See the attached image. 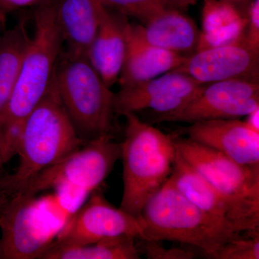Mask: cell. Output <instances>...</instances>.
Returning a JSON list of instances; mask_svg holds the SVG:
<instances>
[{
	"label": "cell",
	"mask_w": 259,
	"mask_h": 259,
	"mask_svg": "<svg viewBox=\"0 0 259 259\" xmlns=\"http://www.w3.org/2000/svg\"><path fill=\"white\" fill-rule=\"evenodd\" d=\"M59 1L52 0L35 8L33 33L30 35L16 84L0 120V154L5 163L16 155L24 122L52 83L64 44L57 18Z\"/></svg>",
	"instance_id": "obj_1"
},
{
	"label": "cell",
	"mask_w": 259,
	"mask_h": 259,
	"mask_svg": "<svg viewBox=\"0 0 259 259\" xmlns=\"http://www.w3.org/2000/svg\"><path fill=\"white\" fill-rule=\"evenodd\" d=\"M65 111L53 78L47 93L24 122L18 168L0 178V197L18 193L37 174L84 144Z\"/></svg>",
	"instance_id": "obj_2"
},
{
	"label": "cell",
	"mask_w": 259,
	"mask_h": 259,
	"mask_svg": "<svg viewBox=\"0 0 259 259\" xmlns=\"http://www.w3.org/2000/svg\"><path fill=\"white\" fill-rule=\"evenodd\" d=\"M120 143L123 192L121 209L139 218L145 204L171 175L177 155L175 137L125 113Z\"/></svg>",
	"instance_id": "obj_3"
},
{
	"label": "cell",
	"mask_w": 259,
	"mask_h": 259,
	"mask_svg": "<svg viewBox=\"0 0 259 259\" xmlns=\"http://www.w3.org/2000/svg\"><path fill=\"white\" fill-rule=\"evenodd\" d=\"M139 218L143 239L179 242L198 248L210 258L239 234L194 205L169 179L148 199Z\"/></svg>",
	"instance_id": "obj_4"
},
{
	"label": "cell",
	"mask_w": 259,
	"mask_h": 259,
	"mask_svg": "<svg viewBox=\"0 0 259 259\" xmlns=\"http://www.w3.org/2000/svg\"><path fill=\"white\" fill-rule=\"evenodd\" d=\"M54 83L65 111L83 142L113 136L115 94L86 56L62 51Z\"/></svg>",
	"instance_id": "obj_5"
},
{
	"label": "cell",
	"mask_w": 259,
	"mask_h": 259,
	"mask_svg": "<svg viewBox=\"0 0 259 259\" xmlns=\"http://www.w3.org/2000/svg\"><path fill=\"white\" fill-rule=\"evenodd\" d=\"M182 158L224 199L234 217L237 231L259 227V166L240 164L223 153L189 139L175 137Z\"/></svg>",
	"instance_id": "obj_6"
},
{
	"label": "cell",
	"mask_w": 259,
	"mask_h": 259,
	"mask_svg": "<svg viewBox=\"0 0 259 259\" xmlns=\"http://www.w3.org/2000/svg\"><path fill=\"white\" fill-rule=\"evenodd\" d=\"M120 156V143L113 136L92 140L37 174L16 194L36 196L66 187L91 194L106 180Z\"/></svg>",
	"instance_id": "obj_7"
},
{
	"label": "cell",
	"mask_w": 259,
	"mask_h": 259,
	"mask_svg": "<svg viewBox=\"0 0 259 259\" xmlns=\"http://www.w3.org/2000/svg\"><path fill=\"white\" fill-rule=\"evenodd\" d=\"M36 199L20 193L0 198V259L40 258L55 240L59 229L46 221Z\"/></svg>",
	"instance_id": "obj_8"
},
{
	"label": "cell",
	"mask_w": 259,
	"mask_h": 259,
	"mask_svg": "<svg viewBox=\"0 0 259 259\" xmlns=\"http://www.w3.org/2000/svg\"><path fill=\"white\" fill-rule=\"evenodd\" d=\"M259 108V81L229 79L199 87L180 110L158 115L157 122L241 119Z\"/></svg>",
	"instance_id": "obj_9"
},
{
	"label": "cell",
	"mask_w": 259,
	"mask_h": 259,
	"mask_svg": "<svg viewBox=\"0 0 259 259\" xmlns=\"http://www.w3.org/2000/svg\"><path fill=\"white\" fill-rule=\"evenodd\" d=\"M144 238L139 218L110 204L100 189L60 227L55 241L71 245H86L119 236Z\"/></svg>",
	"instance_id": "obj_10"
},
{
	"label": "cell",
	"mask_w": 259,
	"mask_h": 259,
	"mask_svg": "<svg viewBox=\"0 0 259 259\" xmlns=\"http://www.w3.org/2000/svg\"><path fill=\"white\" fill-rule=\"evenodd\" d=\"M201 83L189 75L171 71L115 94L117 115L151 110L158 115L180 110L197 92Z\"/></svg>",
	"instance_id": "obj_11"
},
{
	"label": "cell",
	"mask_w": 259,
	"mask_h": 259,
	"mask_svg": "<svg viewBox=\"0 0 259 259\" xmlns=\"http://www.w3.org/2000/svg\"><path fill=\"white\" fill-rule=\"evenodd\" d=\"M173 71L204 84L229 79L259 81V53L244 42L195 51Z\"/></svg>",
	"instance_id": "obj_12"
},
{
	"label": "cell",
	"mask_w": 259,
	"mask_h": 259,
	"mask_svg": "<svg viewBox=\"0 0 259 259\" xmlns=\"http://www.w3.org/2000/svg\"><path fill=\"white\" fill-rule=\"evenodd\" d=\"M189 139L248 166H259V133L241 119L194 122L186 127Z\"/></svg>",
	"instance_id": "obj_13"
},
{
	"label": "cell",
	"mask_w": 259,
	"mask_h": 259,
	"mask_svg": "<svg viewBox=\"0 0 259 259\" xmlns=\"http://www.w3.org/2000/svg\"><path fill=\"white\" fill-rule=\"evenodd\" d=\"M129 18L105 6L86 57L107 86L118 81L127 49Z\"/></svg>",
	"instance_id": "obj_14"
},
{
	"label": "cell",
	"mask_w": 259,
	"mask_h": 259,
	"mask_svg": "<svg viewBox=\"0 0 259 259\" xmlns=\"http://www.w3.org/2000/svg\"><path fill=\"white\" fill-rule=\"evenodd\" d=\"M187 56L150 45L141 36L139 25L131 24L125 59L118 82L127 88L176 69Z\"/></svg>",
	"instance_id": "obj_15"
},
{
	"label": "cell",
	"mask_w": 259,
	"mask_h": 259,
	"mask_svg": "<svg viewBox=\"0 0 259 259\" xmlns=\"http://www.w3.org/2000/svg\"><path fill=\"white\" fill-rule=\"evenodd\" d=\"M139 30L150 45L184 56L195 52L200 35L192 18L180 10L168 8L139 25Z\"/></svg>",
	"instance_id": "obj_16"
},
{
	"label": "cell",
	"mask_w": 259,
	"mask_h": 259,
	"mask_svg": "<svg viewBox=\"0 0 259 259\" xmlns=\"http://www.w3.org/2000/svg\"><path fill=\"white\" fill-rule=\"evenodd\" d=\"M105 8L102 0H59L58 22L67 51L86 56Z\"/></svg>",
	"instance_id": "obj_17"
},
{
	"label": "cell",
	"mask_w": 259,
	"mask_h": 259,
	"mask_svg": "<svg viewBox=\"0 0 259 259\" xmlns=\"http://www.w3.org/2000/svg\"><path fill=\"white\" fill-rule=\"evenodd\" d=\"M168 179L177 190L194 205L238 233L233 213L224 199L194 167L182 158L177 149L173 169Z\"/></svg>",
	"instance_id": "obj_18"
},
{
	"label": "cell",
	"mask_w": 259,
	"mask_h": 259,
	"mask_svg": "<svg viewBox=\"0 0 259 259\" xmlns=\"http://www.w3.org/2000/svg\"><path fill=\"white\" fill-rule=\"evenodd\" d=\"M248 18L223 0H204L197 51L244 41Z\"/></svg>",
	"instance_id": "obj_19"
},
{
	"label": "cell",
	"mask_w": 259,
	"mask_h": 259,
	"mask_svg": "<svg viewBox=\"0 0 259 259\" xmlns=\"http://www.w3.org/2000/svg\"><path fill=\"white\" fill-rule=\"evenodd\" d=\"M30 38L26 18L0 37V120L16 84Z\"/></svg>",
	"instance_id": "obj_20"
},
{
	"label": "cell",
	"mask_w": 259,
	"mask_h": 259,
	"mask_svg": "<svg viewBox=\"0 0 259 259\" xmlns=\"http://www.w3.org/2000/svg\"><path fill=\"white\" fill-rule=\"evenodd\" d=\"M134 236H119L86 245L59 243L55 240L40 259H138L139 247Z\"/></svg>",
	"instance_id": "obj_21"
},
{
	"label": "cell",
	"mask_w": 259,
	"mask_h": 259,
	"mask_svg": "<svg viewBox=\"0 0 259 259\" xmlns=\"http://www.w3.org/2000/svg\"><path fill=\"white\" fill-rule=\"evenodd\" d=\"M245 236L239 233L225 243L212 258L214 259H258V230L245 232Z\"/></svg>",
	"instance_id": "obj_22"
},
{
	"label": "cell",
	"mask_w": 259,
	"mask_h": 259,
	"mask_svg": "<svg viewBox=\"0 0 259 259\" xmlns=\"http://www.w3.org/2000/svg\"><path fill=\"white\" fill-rule=\"evenodd\" d=\"M107 7L127 18L137 19L141 25L165 9L161 0H102Z\"/></svg>",
	"instance_id": "obj_23"
},
{
	"label": "cell",
	"mask_w": 259,
	"mask_h": 259,
	"mask_svg": "<svg viewBox=\"0 0 259 259\" xmlns=\"http://www.w3.org/2000/svg\"><path fill=\"white\" fill-rule=\"evenodd\" d=\"M142 248H139L148 259H192L195 257L194 252L181 248H166L161 241L141 239Z\"/></svg>",
	"instance_id": "obj_24"
},
{
	"label": "cell",
	"mask_w": 259,
	"mask_h": 259,
	"mask_svg": "<svg viewBox=\"0 0 259 259\" xmlns=\"http://www.w3.org/2000/svg\"><path fill=\"white\" fill-rule=\"evenodd\" d=\"M248 23L244 42L247 47L259 53V0H252L246 12Z\"/></svg>",
	"instance_id": "obj_25"
},
{
	"label": "cell",
	"mask_w": 259,
	"mask_h": 259,
	"mask_svg": "<svg viewBox=\"0 0 259 259\" xmlns=\"http://www.w3.org/2000/svg\"><path fill=\"white\" fill-rule=\"evenodd\" d=\"M51 1L52 0H0V20L3 21L5 15L11 12L28 8H37Z\"/></svg>",
	"instance_id": "obj_26"
},
{
	"label": "cell",
	"mask_w": 259,
	"mask_h": 259,
	"mask_svg": "<svg viewBox=\"0 0 259 259\" xmlns=\"http://www.w3.org/2000/svg\"><path fill=\"white\" fill-rule=\"evenodd\" d=\"M161 1L166 8L184 12L192 5H195L198 0H161Z\"/></svg>",
	"instance_id": "obj_27"
},
{
	"label": "cell",
	"mask_w": 259,
	"mask_h": 259,
	"mask_svg": "<svg viewBox=\"0 0 259 259\" xmlns=\"http://www.w3.org/2000/svg\"><path fill=\"white\" fill-rule=\"evenodd\" d=\"M246 119L244 120L247 125L250 126L252 129L259 133L258 118L259 108L252 112L249 115L245 116Z\"/></svg>",
	"instance_id": "obj_28"
},
{
	"label": "cell",
	"mask_w": 259,
	"mask_h": 259,
	"mask_svg": "<svg viewBox=\"0 0 259 259\" xmlns=\"http://www.w3.org/2000/svg\"><path fill=\"white\" fill-rule=\"evenodd\" d=\"M236 7L243 15H246L247 8L252 0H223Z\"/></svg>",
	"instance_id": "obj_29"
},
{
	"label": "cell",
	"mask_w": 259,
	"mask_h": 259,
	"mask_svg": "<svg viewBox=\"0 0 259 259\" xmlns=\"http://www.w3.org/2000/svg\"><path fill=\"white\" fill-rule=\"evenodd\" d=\"M3 164H4V163H3V159H2L1 155H0V168H1Z\"/></svg>",
	"instance_id": "obj_30"
},
{
	"label": "cell",
	"mask_w": 259,
	"mask_h": 259,
	"mask_svg": "<svg viewBox=\"0 0 259 259\" xmlns=\"http://www.w3.org/2000/svg\"><path fill=\"white\" fill-rule=\"evenodd\" d=\"M2 23V21H1V20H0V23ZM1 35H0V37H1Z\"/></svg>",
	"instance_id": "obj_31"
}]
</instances>
